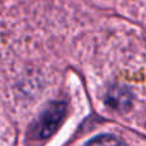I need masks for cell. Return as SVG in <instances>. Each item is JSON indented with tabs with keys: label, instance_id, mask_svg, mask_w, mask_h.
Instances as JSON below:
<instances>
[{
	"label": "cell",
	"instance_id": "1",
	"mask_svg": "<svg viewBox=\"0 0 146 146\" xmlns=\"http://www.w3.org/2000/svg\"><path fill=\"white\" fill-rule=\"evenodd\" d=\"M64 115V105L63 104H53L49 109L42 114L40 123L37 126L38 135L46 137L58 127L62 118Z\"/></svg>",
	"mask_w": 146,
	"mask_h": 146
},
{
	"label": "cell",
	"instance_id": "2",
	"mask_svg": "<svg viewBox=\"0 0 146 146\" xmlns=\"http://www.w3.org/2000/svg\"><path fill=\"white\" fill-rule=\"evenodd\" d=\"M85 146H126L123 141L110 135H104L90 140Z\"/></svg>",
	"mask_w": 146,
	"mask_h": 146
}]
</instances>
